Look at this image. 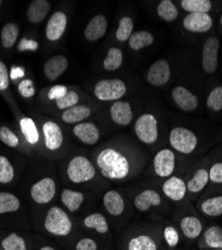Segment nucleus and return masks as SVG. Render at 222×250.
Returning a JSON list of instances; mask_svg holds the SVG:
<instances>
[{"label":"nucleus","mask_w":222,"mask_h":250,"mask_svg":"<svg viewBox=\"0 0 222 250\" xmlns=\"http://www.w3.org/2000/svg\"><path fill=\"white\" fill-rule=\"evenodd\" d=\"M36 250H64V248L58 242L39 234Z\"/></svg>","instance_id":"47"},{"label":"nucleus","mask_w":222,"mask_h":250,"mask_svg":"<svg viewBox=\"0 0 222 250\" xmlns=\"http://www.w3.org/2000/svg\"><path fill=\"white\" fill-rule=\"evenodd\" d=\"M9 87V75L4 62L0 60V90L4 91Z\"/></svg>","instance_id":"50"},{"label":"nucleus","mask_w":222,"mask_h":250,"mask_svg":"<svg viewBox=\"0 0 222 250\" xmlns=\"http://www.w3.org/2000/svg\"><path fill=\"white\" fill-rule=\"evenodd\" d=\"M17 177L15 164L12 160L4 155L0 154V186L11 185Z\"/></svg>","instance_id":"34"},{"label":"nucleus","mask_w":222,"mask_h":250,"mask_svg":"<svg viewBox=\"0 0 222 250\" xmlns=\"http://www.w3.org/2000/svg\"><path fill=\"white\" fill-rule=\"evenodd\" d=\"M137 139L145 146H154L159 140V129L156 117L151 113L140 115L134 125Z\"/></svg>","instance_id":"17"},{"label":"nucleus","mask_w":222,"mask_h":250,"mask_svg":"<svg viewBox=\"0 0 222 250\" xmlns=\"http://www.w3.org/2000/svg\"><path fill=\"white\" fill-rule=\"evenodd\" d=\"M220 42L216 36L208 37L202 48V67L205 73L213 74L218 67Z\"/></svg>","instance_id":"23"},{"label":"nucleus","mask_w":222,"mask_h":250,"mask_svg":"<svg viewBox=\"0 0 222 250\" xmlns=\"http://www.w3.org/2000/svg\"><path fill=\"white\" fill-rule=\"evenodd\" d=\"M91 195L93 194L89 191L63 187L58 194L59 205L64 208L72 217L75 215H79V217L84 216L88 212H92L89 210V207L92 204Z\"/></svg>","instance_id":"12"},{"label":"nucleus","mask_w":222,"mask_h":250,"mask_svg":"<svg viewBox=\"0 0 222 250\" xmlns=\"http://www.w3.org/2000/svg\"><path fill=\"white\" fill-rule=\"evenodd\" d=\"M213 250H222V249H213Z\"/></svg>","instance_id":"54"},{"label":"nucleus","mask_w":222,"mask_h":250,"mask_svg":"<svg viewBox=\"0 0 222 250\" xmlns=\"http://www.w3.org/2000/svg\"><path fill=\"white\" fill-rule=\"evenodd\" d=\"M18 51H35L38 49V43L34 40H29V39H22L20 41L18 46H17Z\"/></svg>","instance_id":"51"},{"label":"nucleus","mask_w":222,"mask_h":250,"mask_svg":"<svg viewBox=\"0 0 222 250\" xmlns=\"http://www.w3.org/2000/svg\"><path fill=\"white\" fill-rule=\"evenodd\" d=\"M38 233L30 230H0V250H36Z\"/></svg>","instance_id":"13"},{"label":"nucleus","mask_w":222,"mask_h":250,"mask_svg":"<svg viewBox=\"0 0 222 250\" xmlns=\"http://www.w3.org/2000/svg\"><path fill=\"white\" fill-rule=\"evenodd\" d=\"M50 10V3L46 0H33L28 5L26 16L31 23L42 22Z\"/></svg>","instance_id":"33"},{"label":"nucleus","mask_w":222,"mask_h":250,"mask_svg":"<svg viewBox=\"0 0 222 250\" xmlns=\"http://www.w3.org/2000/svg\"><path fill=\"white\" fill-rule=\"evenodd\" d=\"M20 129L22 131L23 137L28 145L31 147H36L39 144V133L36 127V124L31 118L24 117L20 120Z\"/></svg>","instance_id":"36"},{"label":"nucleus","mask_w":222,"mask_h":250,"mask_svg":"<svg viewBox=\"0 0 222 250\" xmlns=\"http://www.w3.org/2000/svg\"><path fill=\"white\" fill-rule=\"evenodd\" d=\"M153 42H154L153 35L146 30L136 31L132 33V35L128 39L129 47L134 51H138L145 47H148L152 45Z\"/></svg>","instance_id":"37"},{"label":"nucleus","mask_w":222,"mask_h":250,"mask_svg":"<svg viewBox=\"0 0 222 250\" xmlns=\"http://www.w3.org/2000/svg\"><path fill=\"white\" fill-rule=\"evenodd\" d=\"M19 35V27L14 22H7L3 25L1 29V34H0V38H1V43L4 48L10 49L14 46L16 40Z\"/></svg>","instance_id":"38"},{"label":"nucleus","mask_w":222,"mask_h":250,"mask_svg":"<svg viewBox=\"0 0 222 250\" xmlns=\"http://www.w3.org/2000/svg\"><path fill=\"white\" fill-rule=\"evenodd\" d=\"M165 250H190L191 247L187 244L183 236L181 235L177 227L171 220L162 218L157 220Z\"/></svg>","instance_id":"19"},{"label":"nucleus","mask_w":222,"mask_h":250,"mask_svg":"<svg viewBox=\"0 0 222 250\" xmlns=\"http://www.w3.org/2000/svg\"><path fill=\"white\" fill-rule=\"evenodd\" d=\"M91 115V110L85 105H75L64 110L61 114V119L67 124L81 123L84 119Z\"/></svg>","instance_id":"35"},{"label":"nucleus","mask_w":222,"mask_h":250,"mask_svg":"<svg viewBox=\"0 0 222 250\" xmlns=\"http://www.w3.org/2000/svg\"><path fill=\"white\" fill-rule=\"evenodd\" d=\"M125 145H106L92 155L96 168L106 181L122 183L131 180L143 170L144 158Z\"/></svg>","instance_id":"1"},{"label":"nucleus","mask_w":222,"mask_h":250,"mask_svg":"<svg viewBox=\"0 0 222 250\" xmlns=\"http://www.w3.org/2000/svg\"><path fill=\"white\" fill-rule=\"evenodd\" d=\"M33 230L40 235L62 244L79 230L74 217L59 204H51L32 220Z\"/></svg>","instance_id":"2"},{"label":"nucleus","mask_w":222,"mask_h":250,"mask_svg":"<svg viewBox=\"0 0 222 250\" xmlns=\"http://www.w3.org/2000/svg\"><path fill=\"white\" fill-rule=\"evenodd\" d=\"M188 170L184 156L176 153L170 147L160 148L150 162L149 174L159 183L173 175H183Z\"/></svg>","instance_id":"6"},{"label":"nucleus","mask_w":222,"mask_h":250,"mask_svg":"<svg viewBox=\"0 0 222 250\" xmlns=\"http://www.w3.org/2000/svg\"><path fill=\"white\" fill-rule=\"evenodd\" d=\"M1 4H2V1H1V0H0V6H1Z\"/></svg>","instance_id":"53"},{"label":"nucleus","mask_w":222,"mask_h":250,"mask_svg":"<svg viewBox=\"0 0 222 250\" xmlns=\"http://www.w3.org/2000/svg\"><path fill=\"white\" fill-rule=\"evenodd\" d=\"M209 185L222 186V160L209 165Z\"/></svg>","instance_id":"46"},{"label":"nucleus","mask_w":222,"mask_h":250,"mask_svg":"<svg viewBox=\"0 0 222 250\" xmlns=\"http://www.w3.org/2000/svg\"><path fill=\"white\" fill-rule=\"evenodd\" d=\"M116 250H165L157 220L128 224L116 235Z\"/></svg>","instance_id":"4"},{"label":"nucleus","mask_w":222,"mask_h":250,"mask_svg":"<svg viewBox=\"0 0 222 250\" xmlns=\"http://www.w3.org/2000/svg\"><path fill=\"white\" fill-rule=\"evenodd\" d=\"M127 91L125 82L121 79H102L98 81L93 89L94 96L100 101H117Z\"/></svg>","instance_id":"18"},{"label":"nucleus","mask_w":222,"mask_h":250,"mask_svg":"<svg viewBox=\"0 0 222 250\" xmlns=\"http://www.w3.org/2000/svg\"><path fill=\"white\" fill-rule=\"evenodd\" d=\"M0 141L11 149H18L21 146L19 137L7 126L0 127Z\"/></svg>","instance_id":"43"},{"label":"nucleus","mask_w":222,"mask_h":250,"mask_svg":"<svg viewBox=\"0 0 222 250\" xmlns=\"http://www.w3.org/2000/svg\"><path fill=\"white\" fill-rule=\"evenodd\" d=\"M79 101V95L76 91L73 90H68V92L60 99L55 101V104L58 109L61 110H66L70 107H73L77 105V103Z\"/></svg>","instance_id":"45"},{"label":"nucleus","mask_w":222,"mask_h":250,"mask_svg":"<svg viewBox=\"0 0 222 250\" xmlns=\"http://www.w3.org/2000/svg\"><path fill=\"white\" fill-rule=\"evenodd\" d=\"M191 203L175 208L170 219L190 247L195 245L206 227L203 218L196 212V208L191 209Z\"/></svg>","instance_id":"7"},{"label":"nucleus","mask_w":222,"mask_h":250,"mask_svg":"<svg viewBox=\"0 0 222 250\" xmlns=\"http://www.w3.org/2000/svg\"><path fill=\"white\" fill-rule=\"evenodd\" d=\"M18 91H19L20 94H21L25 98L32 97L35 93L32 81L29 80V79H25V80L20 82L19 85H18Z\"/></svg>","instance_id":"48"},{"label":"nucleus","mask_w":222,"mask_h":250,"mask_svg":"<svg viewBox=\"0 0 222 250\" xmlns=\"http://www.w3.org/2000/svg\"><path fill=\"white\" fill-rule=\"evenodd\" d=\"M195 245L198 250L222 249V226L216 224L206 226Z\"/></svg>","instance_id":"24"},{"label":"nucleus","mask_w":222,"mask_h":250,"mask_svg":"<svg viewBox=\"0 0 222 250\" xmlns=\"http://www.w3.org/2000/svg\"><path fill=\"white\" fill-rule=\"evenodd\" d=\"M72 131L76 139L86 146H94L101 137V133H100L97 125L92 122L77 123Z\"/></svg>","instance_id":"26"},{"label":"nucleus","mask_w":222,"mask_h":250,"mask_svg":"<svg viewBox=\"0 0 222 250\" xmlns=\"http://www.w3.org/2000/svg\"><path fill=\"white\" fill-rule=\"evenodd\" d=\"M209 162H201L194 169H188L184 175L187 195L191 202H196L209 186Z\"/></svg>","instance_id":"16"},{"label":"nucleus","mask_w":222,"mask_h":250,"mask_svg":"<svg viewBox=\"0 0 222 250\" xmlns=\"http://www.w3.org/2000/svg\"><path fill=\"white\" fill-rule=\"evenodd\" d=\"M133 27H134V23H133L132 18L127 16L121 18L115 32L116 39L120 41V42H125V41H127L132 35Z\"/></svg>","instance_id":"42"},{"label":"nucleus","mask_w":222,"mask_h":250,"mask_svg":"<svg viewBox=\"0 0 222 250\" xmlns=\"http://www.w3.org/2000/svg\"><path fill=\"white\" fill-rule=\"evenodd\" d=\"M171 96L176 105L185 112L193 111L198 106V98L196 95L184 86H175L172 89Z\"/></svg>","instance_id":"29"},{"label":"nucleus","mask_w":222,"mask_h":250,"mask_svg":"<svg viewBox=\"0 0 222 250\" xmlns=\"http://www.w3.org/2000/svg\"><path fill=\"white\" fill-rule=\"evenodd\" d=\"M159 190L165 200L176 208L191 202L187 195V187L184 175H173L159 185Z\"/></svg>","instance_id":"15"},{"label":"nucleus","mask_w":222,"mask_h":250,"mask_svg":"<svg viewBox=\"0 0 222 250\" xmlns=\"http://www.w3.org/2000/svg\"><path fill=\"white\" fill-rule=\"evenodd\" d=\"M61 245L64 250H116L98 238L80 230Z\"/></svg>","instance_id":"20"},{"label":"nucleus","mask_w":222,"mask_h":250,"mask_svg":"<svg viewBox=\"0 0 222 250\" xmlns=\"http://www.w3.org/2000/svg\"><path fill=\"white\" fill-rule=\"evenodd\" d=\"M197 212L205 218L222 216V193H212L200 196L195 202Z\"/></svg>","instance_id":"22"},{"label":"nucleus","mask_w":222,"mask_h":250,"mask_svg":"<svg viewBox=\"0 0 222 250\" xmlns=\"http://www.w3.org/2000/svg\"><path fill=\"white\" fill-rule=\"evenodd\" d=\"M0 230H1V229H0Z\"/></svg>","instance_id":"55"},{"label":"nucleus","mask_w":222,"mask_h":250,"mask_svg":"<svg viewBox=\"0 0 222 250\" xmlns=\"http://www.w3.org/2000/svg\"><path fill=\"white\" fill-rule=\"evenodd\" d=\"M109 111L112 120L119 126H128L133 119L132 107L126 101H114Z\"/></svg>","instance_id":"32"},{"label":"nucleus","mask_w":222,"mask_h":250,"mask_svg":"<svg viewBox=\"0 0 222 250\" xmlns=\"http://www.w3.org/2000/svg\"><path fill=\"white\" fill-rule=\"evenodd\" d=\"M58 183L54 175L44 174L32 180L27 188V195L32 204L39 209L54 203L58 197Z\"/></svg>","instance_id":"11"},{"label":"nucleus","mask_w":222,"mask_h":250,"mask_svg":"<svg viewBox=\"0 0 222 250\" xmlns=\"http://www.w3.org/2000/svg\"><path fill=\"white\" fill-rule=\"evenodd\" d=\"M182 24L187 31L204 33L211 29L213 19L208 13H188L184 17Z\"/></svg>","instance_id":"27"},{"label":"nucleus","mask_w":222,"mask_h":250,"mask_svg":"<svg viewBox=\"0 0 222 250\" xmlns=\"http://www.w3.org/2000/svg\"><path fill=\"white\" fill-rule=\"evenodd\" d=\"M44 149L50 154H56L64 146V134L59 125L53 121H46L42 125Z\"/></svg>","instance_id":"21"},{"label":"nucleus","mask_w":222,"mask_h":250,"mask_svg":"<svg viewBox=\"0 0 222 250\" xmlns=\"http://www.w3.org/2000/svg\"><path fill=\"white\" fill-rule=\"evenodd\" d=\"M157 14L165 22H173L178 16V9L170 0H162L157 5Z\"/></svg>","instance_id":"40"},{"label":"nucleus","mask_w":222,"mask_h":250,"mask_svg":"<svg viewBox=\"0 0 222 250\" xmlns=\"http://www.w3.org/2000/svg\"><path fill=\"white\" fill-rule=\"evenodd\" d=\"M68 67V59L61 54L48 58L43 65V73L49 81H55Z\"/></svg>","instance_id":"31"},{"label":"nucleus","mask_w":222,"mask_h":250,"mask_svg":"<svg viewBox=\"0 0 222 250\" xmlns=\"http://www.w3.org/2000/svg\"><path fill=\"white\" fill-rule=\"evenodd\" d=\"M123 62V53L122 50L118 47L109 48L105 59L103 60V68L106 71H115L117 70Z\"/></svg>","instance_id":"39"},{"label":"nucleus","mask_w":222,"mask_h":250,"mask_svg":"<svg viewBox=\"0 0 222 250\" xmlns=\"http://www.w3.org/2000/svg\"><path fill=\"white\" fill-rule=\"evenodd\" d=\"M67 26V16L62 11L54 12L49 18L45 28V36L46 38L55 42L61 38L66 30Z\"/></svg>","instance_id":"28"},{"label":"nucleus","mask_w":222,"mask_h":250,"mask_svg":"<svg viewBox=\"0 0 222 250\" xmlns=\"http://www.w3.org/2000/svg\"><path fill=\"white\" fill-rule=\"evenodd\" d=\"M133 209L141 214H158L162 219L163 214L169 211L170 204L165 200L162 193L155 187H143L132 192L129 198Z\"/></svg>","instance_id":"10"},{"label":"nucleus","mask_w":222,"mask_h":250,"mask_svg":"<svg viewBox=\"0 0 222 250\" xmlns=\"http://www.w3.org/2000/svg\"><path fill=\"white\" fill-rule=\"evenodd\" d=\"M62 180L68 185L66 187L76 189H103V184L108 182L99 174L93 160L85 154L70 155L62 162Z\"/></svg>","instance_id":"3"},{"label":"nucleus","mask_w":222,"mask_h":250,"mask_svg":"<svg viewBox=\"0 0 222 250\" xmlns=\"http://www.w3.org/2000/svg\"><path fill=\"white\" fill-rule=\"evenodd\" d=\"M219 21H220V24L222 25V13H221V15H220V19H219Z\"/></svg>","instance_id":"52"},{"label":"nucleus","mask_w":222,"mask_h":250,"mask_svg":"<svg viewBox=\"0 0 222 250\" xmlns=\"http://www.w3.org/2000/svg\"><path fill=\"white\" fill-rule=\"evenodd\" d=\"M180 5L189 13H208L212 8L209 0H182Z\"/></svg>","instance_id":"41"},{"label":"nucleus","mask_w":222,"mask_h":250,"mask_svg":"<svg viewBox=\"0 0 222 250\" xmlns=\"http://www.w3.org/2000/svg\"><path fill=\"white\" fill-rule=\"evenodd\" d=\"M74 219L78 230L92 235L116 249V235L104 212L92 211L84 216Z\"/></svg>","instance_id":"9"},{"label":"nucleus","mask_w":222,"mask_h":250,"mask_svg":"<svg viewBox=\"0 0 222 250\" xmlns=\"http://www.w3.org/2000/svg\"><path fill=\"white\" fill-rule=\"evenodd\" d=\"M171 77V68L168 61L165 59H159L155 61L147 71V81L154 87L163 86L169 81Z\"/></svg>","instance_id":"25"},{"label":"nucleus","mask_w":222,"mask_h":250,"mask_svg":"<svg viewBox=\"0 0 222 250\" xmlns=\"http://www.w3.org/2000/svg\"><path fill=\"white\" fill-rule=\"evenodd\" d=\"M101 203L103 212L117 235L128 225L129 216L132 212V204L128 196L117 188H108L102 193Z\"/></svg>","instance_id":"5"},{"label":"nucleus","mask_w":222,"mask_h":250,"mask_svg":"<svg viewBox=\"0 0 222 250\" xmlns=\"http://www.w3.org/2000/svg\"><path fill=\"white\" fill-rule=\"evenodd\" d=\"M206 105L209 109L216 112L222 110V86H216L210 91L206 100Z\"/></svg>","instance_id":"44"},{"label":"nucleus","mask_w":222,"mask_h":250,"mask_svg":"<svg viewBox=\"0 0 222 250\" xmlns=\"http://www.w3.org/2000/svg\"><path fill=\"white\" fill-rule=\"evenodd\" d=\"M108 28V20L102 14L93 16L84 29V37L89 42L101 39Z\"/></svg>","instance_id":"30"},{"label":"nucleus","mask_w":222,"mask_h":250,"mask_svg":"<svg viewBox=\"0 0 222 250\" xmlns=\"http://www.w3.org/2000/svg\"><path fill=\"white\" fill-rule=\"evenodd\" d=\"M23 201L16 193L8 190H0V219L5 221L3 229L13 230H32V222L25 220Z\"/></svg>","instance_id":"8"},{"label":"nucleus","mask_w":222,"mask_h":250,"mask_svg":"<svg viewBox=\"0 0 222 250\" xmlns=\"http://www.w3.org/2000/svg\"><path fill=\"white\" fill-rule=\"evenodd\" d=\"M67 92H68V89H67L66 86H64V85H55V86H52L49 89V91L47 93V97H48L49 100L56 101L61 97H63Z\"/></svg>","instance_id":"49"},{"label":"nucleus","mask_w":222,"mask_h":250,"mask_svg":"<svg viewBox=\"0 0 222 250\" xmlns=\"http://www.w3.org/2000/svg\"><path fill=\"white\" fill-rule=\"evenodd\" d=\"M169 147L184 157L191 156L198 149L199 140L197 135L183 126L172 128L168 135Z\"/></svg>","instance_id":"14"}]
</instances>
